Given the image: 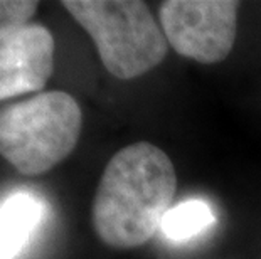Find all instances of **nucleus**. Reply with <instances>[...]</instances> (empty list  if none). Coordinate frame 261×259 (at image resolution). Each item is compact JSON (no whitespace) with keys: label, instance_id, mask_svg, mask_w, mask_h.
Instances as JSON below:
<instances>
[{"label":"nucleus","instance_id":"nucleus-1","mask_svg":"<svg viewBox=\"0 0 261 259\" xmlns=\"http://www.w3.org/2000/svg\"><path fill=\"white\" fill-rule=\"evenodd\" d=\"M177 174L170 157L148 141L110 158L93 200V227L105 244L133 249L153 238L170 211Z\"/></svg>","mask_w":261,"mask_h":259},{"label":"nucleus","instance_id":"nucleus-2","mask_svg":"<svg viewBox=\"0 0 261 259\" xmlns=\"http://www.w3.org/2000/svg\"><path fill=\"white\" fill-rule=\"evenodd\" d=\"M83 128L77 101L46 91L0 109V155L17 172L41 175L71 155Z\"/></svg>","mask_w":261,"mask_h":259},{"label":"nucleus","instance_id":"nucleus-3","mask_svg":"<svg viewBox=\"0 0 261 259\" xmlns=\"http://www.w3.org/2000/svg\"><path fill=\"white\" fill-rule=\"evenodd\" d=\"M61 5L91 36L103 66L115 78H138L167 56V37L145 2L64 0Z\"/></svg>","mask_w":261,"mask_h":259},{"label":"nucleus","instance_id":"nucleus-4","mask_svg":"<svg viewBox=\"0 0 261 259\" xmlns=\"http://www.w3.org/2000/svg\"><path fill=\"white\" fill-rule=\"evenodd\" d=\"M240 2L232 0H167L159 19L167 42L180 56L216 64L229 56L236 41Z\"/></svg>","mask_w":261,"mask_h":259},{"label":"nucleus","instance_id":"nucleus-5","mask_svg":"<svg viewBox=\"0 0 261 259\" xmlns=\"http://www.w3.org/2000/svg\"><path fill=\"white\" fill-rule=\"evenodd\" d=\"M54 37L41 24H25L0 41V100L39 91L54 71Z\"/></svg>","mask_w":261,"mask_h":259},{"label":"nucleus","instance_id":"nucleus-6","mask_svg":"<svg viewBox=\"0 0 261 259\" xmlns=\"http://www.w3.org/2000/svg\"><path fill=\"white\" fill-rule=\"evenodd\" d=\"M46 204L31 192H12L0 202V259H15L41 225Z\"/></svg>","mask_w":261,"mask_h":259},{"label":"nucleus","instance_id":"nucleus-7","mask_svg":"<svg viewBox=\"0 0 261 259\" xmlns=\"http://www.w3.org/2000/svg\"><path fill=\"white\" fill-rule=\"evenodd\" d=\"M214 212L207 202L192 199L172 207L162 220V233L172 241H187L214 224Z\"/></svg>","mask_w":261,"mask_h":259},{"label":"nucleus","instance_id":"nucleus-8","mask_svg":"<svg viewBox=\"0 0 261 259\" xmlns=\"http://www.w3.org/2000/svg\"><path fill=\"white\" fill-rule=\"evenodd\" d=\"M39 7L29 0H0V41L29 24Z\"/></svg>","mask_w":261,"mask_h":259}]
</instances>
